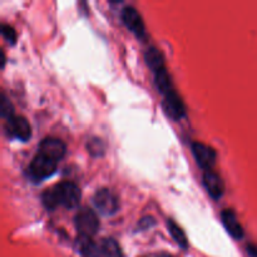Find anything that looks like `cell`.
Segmentation results:
<instances>
[{
  "mask_svg": "<svg viewBox=\"0 0 257 257\" xmlns=\"http://www.w3.org/2000/svg\"><path fill=\"white\" fill-rule=\"evenodd\" d=\"M52 188L54 191L58 206H63L68 210H73V208L79 206L82 193H80L79 187L75 183L64 181V182L59 183Z\"/></svg>",
  "mask_w": 257,
  "mask_h": 257,
  "instance_id": "cell-1",
  "label": "cell"
},
{
  "mask_svg": "<svg viewBox=\"0 0 257 257\" xmlns=\"http://www.w3.org/2000/svg\"><path fill=\"white\" fill-rule=\"evenodd\" d=\"M75 227L79 236H84V237L94 236L99 228V220H98L97 213L92 208L83 207L82 210L78 211L75 216Z\"/></svg>",
  "mask_w": 257,
  "mask_h": 257,
  "instance_id": "cell-2",
  "label": "cell"
},
{
  "mask_svg": "<svg viewBox=\"0 0 257 257\" xmlns=\"http://www.w3.org/2000/svg\"><path fill=\"white\" fill-rule=\"evenodd\" d=\"M122 19L125 27L136 35L141 38L145 35V24H143L142 17L140 13L133 7H125L122 12Z\"/></svg>",
  "mask_w": 257,
  "mask_h": 257,
  "instance_id": "cell-8",
  "label": "cell"
},
{
  "mask_svg": "<svg viewBox=\"0 0 257 257\" xmlns=\"http://www.w3.org/2000/svg\"><path fill=\"white\" fill-rule=\"evenodd\" d=\"M88 151L92 156H95V157H99L104 153V145H103V141L99 140V138H93V140H89L87 145Z\"/></svg>",
  "mask_w": 257,
  "mask_h": 257,
  "instance_id": "cell-17",
  "label": "cell"
},
{
  "mask_svg": "<svg viewBox=\"0 0 257 257\" xmlns=\"http://www.w3.org/2000/svg\"><path fill=\"white\" fill-rule=\"evenodd\" d=\"M95 207L103 215H113L119 208V201L118 197L107 188H102V190L97 191L93 198Z\"/></svg>",
  "mask_w": 257,
  "mask_h": 257,
  "instance_id": "cell-4",
  "label": "cell"
},
{
  "mask_svg": "<svg viewBox=\"0 0 257 257\" xmlns=\"http://www.w3.org/2000/svg\"><path fill=\"white\" fill-rule=\"evenodd\" d=\"M39 155L45 156V157L50 158V160L58 161L63 158L65 153V145L63 141L58 140L54 137H47L40 142L39 145Z\"/></svg>",
  "mask_w": 257,
  "mask_h": 257,
  "instance_id": "cell-5",
  "label": "cell"
},
{
  "mask_svg": "<svg viewBox=\"0 0 257 257\" xmlns=\"http://www.w3.org/2000/svg\"><path fill=\"white\" fill-rule=\"evenodd\" d=\"M247 250H248V255H250V257H257V247H256V246H248Z\"/></svg>",
  "mask_w": 257,
  "mask_h": 257,
  "instance_id": "cell-20",
  "label": "cell"
},
{
  "mask_svg": "<svg viewBox=\"0 0 257 257\" xmlns=\"http://www.w3.org/2000/svg\"><path fill=\"white\" fill-rule=\"evenodd\" d=\"M99 257H123L117 241L113 238H104L99 243Z\"/></svg>",
  "mask_w": 257,
  "mask_h": 257,
  "instance_id": "cell-13",
  "label": "cell"
},
{
  "mask_svg": "<svg viewBox=\"0 0 257 257\" xmlns=\"http://www.w3.org/2000/svg\"><path fill=\"white\" fill-rule=\"evenodd\" d=\"M7 131L20 141H28L32 136V128L28 120L22 115H13L7 120Z\"/></svg>",
  "mask_w": 257,
  "mask_h": 257,
  "instance_id": "cell-7",
  "label": "cell"
},
{
  "mask_svg": "<svg viewBox=\"0 0 257 257\" xmlns=\"http://www.w3.org/2000/svg\"><path fill=\"white\" fill-rule=\"evenodd\" d=\"M163 108H165L166 113L175 120H180L181 118L185 117L186 114L185 104H183L181 97L175 92V90L168 93L167 95H165Z\"/></svg>",
  "mask_w": 257,
  "mask_h": 257,
  "instance_id": "cell-9",
  "label": "cell"
},
{
  "mask_svg": "<svg viewBox=\"0 0 257 257\" xmlns=\"http://www.w3.org/2000/svg\"><path fill=\"white\" fill-rule=\"evenodd\" d=\"M192 151L198 165L206 171L211 170V167L216 163V152L210 146L201 142H193Z\"/></svg>",
  "mask_w": 257,
  "mask_h": 257,
  "instance_id": "cell-6",
  "label": "cell"
},
{
  "mask_svg": "<svg viewBox=\"0 0 257 257\" xmlns=\"http://www.w3.org/2000/svg\"><path fill=\"white\" fill-rule=\"evenodd\" d=\"M55 170H57V162L55 161L38 153L30 162L28 172H29L30 177L34 178V180H44V178L54 175Z\"/></svg>",
  "mask_w": 257,
  "mask_h": 257,
  "instance_id": "cell-3",
  "label": "cell"
},
{
  "mask_svg": "<svg viewBox=\"0 0 257 257\" xmlns=\"http://www.w3.org/2000/svg\"><path fill=\"white\" fill-rule=\"evenodd\" d=\"M167 227H168V231H170L171 236L173 237V240H175L176 242L181 246V247L187 248V246H188L187 237H186V235H185V232L182 231V228H181L177 223H175L173 221H171V220L167 222Z\"/></svg>",
  "mask_w": 257,
  "mask_h": 257,
  "instance_id": "cell-16",
  "label": "cell"
},
{
  "mask_svg": "<svg viewBox=\"0 0 257 257\" xmlns=\"http://www.w3.org/2000/svg\"><path fill=\"white\" fill-rule=\"evenodd\" d=\"M222 217L223 226L226 227V230L228 231L231 236L236 240H241L243 237V228L241 226V223L238 222V218L236 216V213L232 210H225L221 215Z\"/></svg>",
  "mask_w": 257,
  "mask_h": 257,
  "instance_id": "cell-11",
  "label": "cell"
},
{
  "mask_svg": "<svg viewBox=\"0 0 257 257\" xmlns=\"http://www.w3.org/2000/svg\"><path fill=\"white\" fill-rule=\"evenodd\" d=\"M79 252L83 257H99V245L92 240V237L80 236L78 240Z\"/></svg>",
  "mask_w": 257,
  "mask_h": 257,
  "instance_id": "cell-14",
  "label": "cell"
},
{
  "mask_svg": "<svg viewBox=\"0 0 257 257\" xmlns=\"http://www.w3.org/2000/svg\"><path fill=\"white\" fill-rule=\"evenodd\" d=\"M2 34H3V37H4L9 43H15V40H17V34H15V30L13 29V27H10V25H8V24L2 25Z\"/></svg>",
  "mask_w": 257,
  "mask_h": 257,
  "instance_id": "cell-19",
  "label": "cell"
},
{
  "mask_svg": "<svg viewBox=\"0 0 257 257\" xmlns=\"http://www.w3.org/2000/svg\"><path fill=\"white\" fill-rule=\"evenodd\" d=\"M158 257H172V256H170V255H161V256H158Z\"/></svg>",
  "mask_w": 257,
  "mask_h": 257,
  "instance_id": "cell-21",
  "label": "cell"
},
{
  "mask_svg": "<svg viewBox=\"0 0 257 257\" xmlns=\"http://www.w3.org/2000/svg\"><path fill=\"white\" fill-rule=\"evenodd\" d=\"M156 77V85H157L158 90H160V93H162L163 95H167L168 93L173 92V84H172V79H171L170 74H168V72L165 69L160 70V72L155 73Z\"/></svg>",
  "mask_w": 257,
  "mask_h": 257,
  "instance_id": "cell-15",
  "label": "cell"
},
{
  "mask_svg": "<svg viewBox=\"0 0 257 257\" xmlns=\"http://www.w3.org/2000/svg\"><path fill=\"white\" fill-rule=\"evenodd\" d=\"M0 112L2 117L5 119H10L13 117V105L10 100L5 97V94L2 95V102H0Z\"/></svg>",
  "mask_w": 257,
  "mask_h": 257,
  "instance_id": "cell-18",
  "label": "cell"
},
{
  "mask_svg": "<svg viewBox=\"0 0 257 257\" xmlns=\"http://www.w3.org/2000/svg\"><path fill=\"white\" fill-rule=\"evenodd\" d=\"M203 183H205V187L207 188L211 197H213L215 200L222 197L223 192H225V185H223L222 178L217 173L211 170L205 171V173H203Z\"/></svg>",
  "mask_w": 257,
  "mask_h": 257,
  "instance_id": "cell-10",
  "label": "cell"
},
{
  "mask_svg": "<svg viewBox=\"0 0 257 257\" xmlns=\"http://www.w3.org/2000/svg\"><path fill=\"white\" fill-rule=\"evenodd\" d=\"M145 59L148 67H150L155 73L165 69V62H163L162 53L158 49H156V48H150V49L146 52Z\"/></svg>",
  "mask_w": 257,
  "mask_h": 257,
  "instance_id": "cell-12",
  "label": "cell"
}]
</instances>
